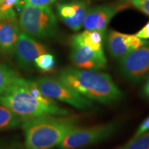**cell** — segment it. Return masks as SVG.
I'll return each mask as SVG.
<instances>
[{
	"mask_svg": "<svg viewBox=\"0 0 149 149\" xmlns=\"http://www.w3.org/2000/svg\"><path fill=\"white\" fill-rule=\"evenodd\" d=\"M57 79L91 101L111 104L120 101L124 93L109 74L99 70L66 67Z\"/></svg>",
	"mask_w": 149,
	"mask_h": 149,
	"instance_id": "cell-1",
	"label": "cell"
},
{
	"mask_svg": "<svg viewBox=\"0 0 149 149\" xmlns=\"http://www.w3.org/2000/svg\"><path fill=\"white\" fill-rule=\"evenodd\" d=\"M77 115H44L24 120L25 149H52L58 146L70 130L78 126Z\"/></svg>",
	"mask_w": 149,
	"mask_h": 149,
	"instance_id": "cell-2",
	"label": "cell"
},
{
	"mask_svg": "<svg viewBox=\"0 0 149 149\" xmlns=\"http://www.w3.org/2000/svg\"><path fill=\"white\" fill-rule=\"evenodd\" d=\"M26 79L22 77L17 84L0 95V104L4 106L22 121L44 115H66L70 112L57 104L48 106L37 100L26 87Z\"/></svg>",
	"mask_w": 149,
	"mask_h": 149,
	"instance_id": "cell-3",
	"label": "cell"
},
{
	"mask_svg": "<svg viewBox=\"0 0 149 149\" xmlns=\"http://www.w3.org/2000/svg\"><path fill=\"white\" fill-rule=\"evenodd\" d=\"M18 24L22 33L35 40L51 38L58 31L57 18L49 6L22 5Z\"/></svg>",
	"mask_w": 149,
	"mask_h": 149,
	"instance_id": "cell-4",
	"label": "cell"
},
{
	"mask_svg": "<svg viewBox=\"0 0 149 149\" xmlns=\"http://www.w3.org/2000/svg\"><path fill=\"white\" fill-rule=\"evenodd\" d=\"M118 127L117 122L84 128L77 126L65 136L58 147L59 149H78L97 144L109 139L116 132Z\"/></svg>",
	"mask_w": 149,
	"mask_h": 149,
	"instance_id": "cell-5",
	"label": "cell"
},
{
	"mask_svg": "<svg viewBox=\"0 0 149 149\" xmlns=\"http://www.w3.org/2000/svg\"><path fill=\"white\" fill-rule=\"evenodd\" d=\"M33 81L42 94L52 100L64 102L81 111H88L94 108L91 100L81 95L57 78L39 77Z\"/></svg>",
	"mask_w": 149,
	"mask_h": 149,
	"instance_id": "cell-6",
	"label": "cell"
},
{
	"mask_svg": "<svg viewBox=\"0 0 149 149\" xmlns=\"http://www.w3.org/2000/svg\"><path fill=\"white\" fill-rule=\"evenodd\" d=\"M119 69L128 81L141 82L149 77V42L120 59Z\"/></svg>",
	"mask_w": 149,
	"mask_h": 149,
	"instance_id": "cell-7",
	"label": "cell"
},
{
	"mask_svg": "<svg viewBox=\"0 0 149 149\" xmlns=\"http://www.w3.org/2000/svg\"><path fill=\"white\" fill-rule=\"evenodd\" d=\"M70 61L77 68L85 70H101L107 66V59L104 52L98 53L87 46L70 40Z\"/></svg>",
	"mask_w": 149,
	"mask_h": 149,
	"instance_id": "cell-8",
	"label": "cell"
},
{
	"mask_svg": "<svg viewBox=\"0 0 149 149\" xmlns=\"http://www.w3.org/2000/svg\"><path fill=\"white\" fill-rule=\"evenodd\" d=\"M130 6V3L117 2L90 7L84 20L86 30L105 31L111 19L119 12Z\"/></svg>",
	"mask_w": 149,
	"mask_h": 149,
	"instance_id": "cell-9",
	"label": "cell"
},
{
	"mask_svg": "<svg viewBox=\"0 0 149 149\" xmlns=\"http://www.w3.org/2000/svg\"><path fill=\"white\" fill-rule=\"evenodd\" d=\"M89 8L86 0H66L55 4L56 13L59 19L74 31H79L83 27Z\"/></svg>",
	"mask_w": 149,
	"mask_h": 149,
	"instance_id": "cell-10",
	"label": "cell"
},
{
	"mask_svg": "<svg viewBox=\"0 0 149 149\" xmlns=\"http://www.w3.org/2000/svg\"><path fill=\"white\" fill-rule=\"evenodd\" d=\"M46 53H48V50L44 44L25 33H20L13 53L19 66L24 69L33 68L35 59Z\"/></svg>",
	"mask_w": 149,
	"mask_h": 149,
	"instance_id": "cell-11",
	"label": "cell"
},
{
	"mask_svg": "<svg viewBox=\"0 0 149 149\" xmlns=\"http://www.w3.org/2000/svg\"><path fill=\"white\" fill-rule=\"evenodd\" d=\"M109 53L113 58L121 59L130 52L148 44L135 35H128L115 31H110L105 37Z\"/></svg>",
	"mask_w": 149,
	"mask_h": 149,
	"instance_id": "cell-12",
	"label": "cell"
},
{
	"mask_svg": "<svg viewBox=\"0 0 149 149\" xmlns=\"http://www.w3.org/2000/svg\"><path fill=\"white\" fill-rule=\"evenodd\" d=\"M20 34L15 12L0 19V54L13 55Z\"/></svg>",
	"mask_w": 149,
	"mask_h": 149,
	"instance_id": "cell-13",
	"label": "cell"
},
{
	"mask_svg": "<svg viewBox=\"0 0 149 149\" xmlns=\"http://www.w3.org/2000/svg\"><path fill=\"white\" fill-rule=\"evenodd\" d=\"M105 37L106 30H85L83 32L73 35L71 38L80 44L87 46L93 51L101 53L104 52L103 46Z\"/></svg>",
	"mask_w": 149,
	"mask_h": 149,
	"instance_id": "cell-14",
	"label": "cell"
},
{
	"mask_svg": "<svg viewBox=\"0 0 149 149\" xmlns=\"http://www.w3.org/2000/svg\"><path fill=\"white\" fill-rule=\"evenodd\" d=\"M22 77L8 66L0 62V95L19 82Z\"/></svg>",
	"mask_w": 149,
	"mask_h": 149,
	"instance_id": "cell-15",
	"label": "cell"
},
{
	"mask_svg": "<svg viewBox=\"0 0 149 149\" xmlns=\"http://www.w3.org/2000/svg\"><path fill=\"white\" fill-rule=\"evenodd\" d=\"M22 121L8 109L0 104V131L14 129L22 124Z\"/></svg>",
	"mask_w": 149,
	"mask_h": 149,
	"instance_id": "cell-16",
	"label": "cell"
},
{
	"mask_svg": "<svg viewBox=\"0 0 149 149\" xmlns=\"http://www.w3.org/2000/svg\"><path fill=\"white\" fill-rule=\"evenodd\" d=\"M35 67L43 72L53 71L55 66V58L54 55L48 53L42 54L35 59Z\"/></svg>",
	"mask_w": 149,
	"mask_h": 149,
	"instance_id": "cell-17",
	"label": "cell"
},
{
	"mask_svg": "<svg viewBox=\"0 0 149 149\" xmlns=\"http://www.w3.org/2000/svg\"><path fill=\"white\" fill-rule=\"evenodd\" d=\"M116 149H149V130Z\"/></svg>",
	"mask_w": 149,
	"mask_h": 149,
	"instance_id": "cell-18",
	"label": "cell"
},
{
	"mask_svg": "<svg viewBox=\"0 0 149 149\" xmlns=\"http://www.w3.org/2000/svg\"><path fill=\"white\" fill-rule=\"evenodd\" d=\"M21 5V0H1L0 1V8L4 17L15 12L14 7Z\"/></svg>",
	"mask_w": 149,
	"mask_h": 149,
	"instance_id": "cell-19",
	"label": "cell"
},
{
	"mask_svg": "<svg viewBox=\"0 0 149 149\" xmlns=\"http://www.w3.org/2000/svg\"><path fill=\"white\" fill-rule=\"evenodd\" d=\"M130 5L149 17V0H133Z\"/></svg>",
	"mask_w": 149,
	"mask_h": 149,
	"instance_id": "cell-20",
	"label": "cell"
},
{
	"mask_svg": "<svg viewBox=\"0 0 149 149\" xmlns=\"http://www.w3.org/2000/svg\"><path fill=\"white\" fill-rule=\"evenodd\" d=\"M58 0H21V4H29L33 6H50Z\"/></svg>",
	"mask_w": 149,
	"mask_h": 149,
	"instance_id": "cell-21",
	"label": "cell"
},
{
	"mask_svg": "<svg viewBox=\"0 0 149 149\" xmlns=\"http://www.w3.org/2000/svg\"><path fill=\"white\" fill-rule=\"evenodd\" d=\"M149 130V116L147 117V118L145 119V120L143 121V122L140 124V126H139V128H137V131L135 132V133L134 134L133 138L134 137H138L139 135H141L145 132L148 131Z\"/></svg>",
	"mask_w": 149,
	"mask_h": 149,
	"instance_id": "cell-22",
	"label": "cell"
},
{
	"mask_svg": "<svg viewBox=\"0 0 149 149\" xmlns=\"http://www.w3.org/2000/svg\"><path fill=\"white\" fill-rule=\"evenodd\" d=\"M135 35L142 40H149V22L136 33Z\"/></svg>",
	"mask_w": 149,
	"mask_h": 149,
	"instance_id": "cell-23",
	"label": "cell"
},
{
	"mask_svg": "<svg viewBox=\"0 0 149 149\" xmlns=\"http://www.w3.org/2000/svg\"><path fill=\"white\" fill-rule=\"evenodd\" d=\"M7 149H25L24 146L19 141H13Z\"/></svg>",
	"mask_w": 149,
	"mask_h": 149,
	"instance_id": "cell-24",
	"label": "cell"
},
{
	"mask_svg": "<svg viewBox=\"0 0 149 149\" xmlns=\"http://www.w3.org/2000/svg\"><path fill=\"white\" fill-rule=\"evenodd\" d=\"M13 141L7 140V139H0V149H7L10 146Z\"/></svg>",
	"mask_w": 149,
	"mask_h": 149,
	"instance_id": "cell-25",
	"label": "cell"
},
{
	"mask_svg": "<svg viewBox=\"0 0 149 149\" xmlns=\"http://www.w3.org/2000/svg\"><path fill=\"white\" fill-rule=\"evenodd\" d=\"M144 91L145 94H146V95L149 97V77L148 78V79H147L146 84H145V86H144Z\"/></svg>",
	"mask_w": 149,
	"mask_h": 149,
	"instance_id": "cell-26",
	"label": "cell"
},
{
	"mask_svg": "<svg viewBox=\"0 0 149 149\" xmlns=\"http://www.w3.org/2000/svg\"><path fill=\"white\" fill-rule=\"evenodd\" d=\"M131 1H133V0H118L119 2H122V3H130Z\"/></svg>",
	"mask_w": 149,
	"mask_h": 149,
	"instance_id": "cell-27",
	"label": "cell"
},
{
	"mask_svg": "<svg viewBox=\"0 0 149 149\" xmlns=\"http://www.w3.org/2000/svg\"><path fill=\"white\" fill-rule=\"evenodd\" d=\"M3 17H4V15H3L2 12H1V8H0V19H2V18H3Z\"/></svg>",
	"mask_w": 149,
	"mask_h": 149,
	"instance_id": "cell-28",
	"label": "cell"
},
{
	"mask_svg": "<svg viewBox=\"0 0 149 149\" xmlns=\"http://www.w3.org/2000/svg\"><path fill=\"white\" fill-rule=\"evenodd\" d=\"M0 1H1V0H0Z\"/></svg>",
	"mask_w": 149,
	"mask_h": 149,
	"instance_id": "cell-29",
	"label": "cell"
},
{
	"mask_svg": "<svg viewBox=\"0 0 149 149\" xmlns=\"http://www.w3.org/2000/svg\"></svg>",
	"mask_w": 149,
	"mask_h": 149,
	"instance_id": "cell-30",
	"label": "cell"
}]
</instances>
